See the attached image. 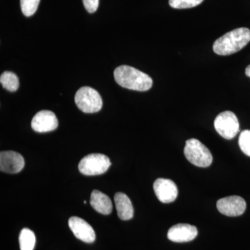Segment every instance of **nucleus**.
Segmentation results:
<instances>
[{"instance_id": "412c9836", "label": "nucleus", "mask_w": 250, "mask_h": 250, "mask_svg": "<svg viewBox=\"0 0 250 250\" xmlns=\"http://www.w3.org/2000/svg\"><path fill=\"white\" fill-rule=\"evenodd\" d=\"M246 75L250 78V65H248L246 69Z\"/></svg>"}, {"instance_id": "9d476101", "label": "nucleus", "mask_w": 250, "mask_h": 250, "mask_svg": "<svg viewBox=\"0 0 250 250\" xmlns=\"http://www.w3.org/2000/svg\"><path fill=\"white\" fill-rule=\"evenodd\" d=\"M24 159L19 153L2 151L0 153V170L9 174H16L24 168Z\"/></svg>"}, {"instance_id": "a211bd4d", "label": "nucleus", "mask_w": 250, "mask_h": 250, "mask_svg": "<svg viewBox=\"0 0 250 250\" xmlns=\"http://www.w3.org/2000/svg\"><path fill=\"white\" fill-rule=\"evenodd\" d=\"M204 0H169V4L174 9H190L198 6Z\"/></svg>"}, {"instance_id": "ddd939ff", "label": "nucleus", "mask_w": 250, "mask_h": 250, "mask_svg": "<svg viewBox=\"0 0 250 250\" xmlns=\"http://www.w3.org/2000/svg\"><path fill=\"white\" fill-rule=\"evenodd\" d=\"M115 204L118 217L122 220H129L134 216L132 203L126 194L117 192L114 196Z\"/></svg>"}, {"instance_id": "f8f14e48", "label": "nucleus", "mask_w": 250, "mask_h": 250, "mask_svg": "<svg viewBox=\"0 0 250 250\" xmlns=\"http://www.w3.org/2000/svg\"><path fill=\"white\" fill-rule=\"evenodd\" d=\"M197 233V229L193 225L177 224L169 229L167 238L174 243H186L195 239Z\"/></svg>"}, {"instance_id": "f03ea898", "label": "nucleus", "mask_w": 250, "mask_h": 250, "mask_svg": "<svg viewBox=\"0 0 250 250\" xmlns=\"http://www.w3.org/2000/svg\"><path fill=\"white\" fill-rule=\"evenodd\" d=\"M250 41V29L246 27L238 28L217 39L213 43V49L218 55H231L244 48Z\"/></svg>"}, {"instance_id": "7ed1b4c3", "label": "nucleus", "mask_w": 250, "mask_h": 250, "mask_svg": "<svg viewBox=\"0 0 250 250\" xmlns=\"http://www.w3.org/2000/svg\"><path fill=\"white\" fill-rule=\"evenodd\" d=\"M184 152L187 160L197 167H208L213 161L209 149L197 139H190L186 141Z\"/></svg>"}, {"instance_id": "dca6fc26", "label": "nucleus", "mask_w": 250, "mask_h": 250, "mask_svg": "<svg viewBox=\"0 0 250 250\" xmlns=\"http://www.w3.org/2000/svg\"><path fill=\"white\" fill-rule=\"evenodd\" d=\"M0 82L3 88L10 92L16 91L19 88V79L14 72L6 71L0 77Z\"/></svg>"}, {"instance_id": "1a4fd4ad", "label": "nucleus", "mask_w": 250, "mask_h": 250, "mask_svg": "<svg viewBox=\"0 0 250 250\" xmlns=\"http://www.w3.org/2000/svg\"><path fill=\"white\" fill-rule=\"evenodd\" d=\"M154 192L159 201L168 204L174 202L178 195L177 186L170 179L159 178L154 182Z\"/></svg>"}, {"instance_id": "9b49d317", "label": "nucleus", "mask_w": 250, "mask_h": 250, "mask_svg": "<svg viewBox=\"0 0 250 250\" xmlns=\"http://www.w3.org/2000/svg\"><path fill=\"white\" fill-rule=\"evenodd\" d=\"M69 228L75 236L81 241L87 243H92L95 240V233L93 228L79 217H71L68 220Z\"/></svg>"}, {"instance_id": "39448f33", "label": "nucleus", "mask_w": 250, "mask_h": 250, "mask_svg": "<svg viewBox=\"0 0 250 250\" xmlns=\"http://www.w3.org/2000/svg\"><path fill=\"white\" fill-rule=\"evenodd\" d=\"M111 165V161L107 156L102 154H90L80 161L79 170L84 175H99L106 172Z\"/></svg>"}, {"instance_id": "f3484780", "label": "nucleus", "mask_w": 250, "mask_h": 250, "mask_svg": "<svg viewBox=\"0 0 250 250\" xmlns=\"http://www.w3.org/2000/svg\"><path fill=\"white\" fill-rule=\"evenodd\" d=\"M41 0H21L22 14L27 17L33 16L39 7Z\"/></svg>"}, {"instance_id": "4468645a", "label": "nucleus", "mask_w": 250, "mask_h": 250, "mask_svg": "<svg viewBox=\"0 0 250 250\" xmlns=\"http://www.w3.org/2000/svg\"><path fill=\"white\" fill-rule=\"evenodd\" d=\"M90 205L98 213L108 215L113 210L111 199L103 192L94 190L90 195Z\"/></svg>"}, {"instance_id": "f257e3e1", "label": "nucleus", "mask_w": 250, "mask_h": 250, "mask_svg": "<svg viewBox=\"0 0 250 250\" xmlns=\"http://www.w3.org/2000/svg\"><path fill=\"white\" fill-rule=\"evenodd\" d=\"M114 78L121 86L129 90L146 91L152 88V78L129 65H121L114 70Z\"/></svg>"}, {"instance_id": "2eb2a0df", "label": "nucleus", "mask_w": 250, "mask_h": 250, "mask_svg": "<svg viewBox=\"0 0 250 250\" xmlns=\"http://www.w3.org/2000/svg\"><path fill=\"white\" fill-rule=\"evenodd\" d=\"M21 250H34L36 245V236L31 229H22L19 236Z\"/></svg>"}, {"instance_id": "20e7f679", "label": "nucleus", "mask_w": 250, "mask_h": 250, "mask_svg": "<svg viewBox=\"0 0 250 250\" xmlns=\"http://www.w3.org/2000/svg\"><path fill=\"white\" fill-rule=\"evenodd\" d=\"M75 102L77 107L83 113H96L103 107V99L97 90L90 87L80 88L75 94Z\"/></svg>"}, {"instance_id": "423d86ee", "label": "nucleus", "mask_w": 250, "mask_h": 250, "mask_svg": "<svg viewBox=\"0 0 250 250\" xmlns=\"http://www.w3.org/2000/svg\"><path fill=\"white\" fill-rule=\"evenodd\" d=\"M215 129L224 139H233L239 131V123L236 115L231 111L220 113L214 121Z\"/></svg>"}, {"instance_id": "aec40b11", "label": "nucleus", "mask_w": 250, "mask_h": 250, "mask_svg": "<svg viewBox=\"0 0 250 250\" xmlns=\"http://www.w3.org/2000/svg\"><path fill=\"white\" fill-rule=\"evenodd\" d=\"M85 9L90 14L95 13L98 9L99 0H82Z\"/></svg>"}, {"instance_id": "6ab92c4d", "label": "nucleus", "mask_w": 250, "mask_h": 250, "mask_svg": "<svg viewBox=\"0 0 250 250\" xmlns=\"http://www.w3.org/2000/svg\"><path fill=\"white\" fill-rule=\"evenodd\" d=\"M238 144L242 152L250 156V130H245L240 135Z\"/></svg>"}, {"instance_id": "6e6552de", "label": "nucleus", "mask_w": 250, "mask_h": 250, "mask_svg": "<svg viewBox=\"0 0 250 250\" xmlns=\"http://www.w3.org/2000/svg\"><path fill=\"white\" fill-rule=\"evenodd\" d=\"M59 122L53 112L42 110L38 112L31 121V127L39 133L54 131L58 127Z\"/></svg>"}, {"instance_id": "0eeeda50", "label": "nucleus", "mask_w": 250, "mask_h": 250, "mask_svg": "<svg viewBox=\"0 0 250 250\" xmlns=\"http://www.w3.org/2000/svg\"><path fill=\"white\" fill-rule=\"evenodd\" d=\"M216 205L219 212L227 216H239L243 214L246 209V202L244 199L237 195L220 199Z\"/></svg>"}]
</instances>
